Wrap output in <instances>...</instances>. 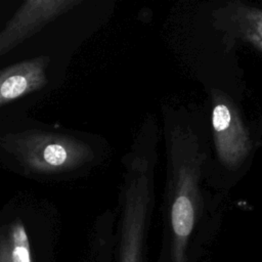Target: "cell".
<instances>
[{"instance_id": "6da1fadb", "label": "cell", "mask_w": 262, "mask_h": 262, "mask_svg": "<svg viewBox=\"0 0 262 262\" xmlns=\"http://www.w3.org/2000/svg\"><path fill=\"white\" fill-rule=\"evenodd\" d=\"M162 118L169 262H186L188 242L205 209V182H211L210 124L198 110L169 102L162 105Z\"/></svg>"}, {"instance_id": "7a4b0ae2", "label": "cell", "mask_w": 262, "mask_h": 262, "mask_svg": "<svg viewBox=\"0 0 262 262\" xmlns=\"http://www.w3.org/2000/svg\"><path fill=\"white\" fill-rule=\"evenodd\" d=\"M112 147L98 134L26 117L0 129V165L38 182L71 181L101 168Z\"/></svg>"}, {"instance_id": "3957f363", "label": "cell", "mask_w": 262, "mask_h": 262, "mask_svg": "<svg viewBox=\"0 0 262 262\" xmlns=\"http://www.w3.org/2000/svg\"><path fill=\"white\" fill-rule=\"evenodd\" d=\"M159 125L154 115L140 124L122 158L117 226L118 262H144L146 237L155 206Z\"/></svg>"}, {"instance_id": "277c9868", "label": "cell", "mask_w": 262, "mask_h": 262, "mask_svg": "<svg viewBox=\"0 0 262 262\" xmlns=\"http://www.w3.org/2000/svg\"><path fill=\"white\" fill-rule=\"evenodd\" d=\"M56 214L32 194L12 196L0 209V262H52Z\"/></svg>"}, {"instance_id": "5b68a950", "label": "cell", "mask_w": 262, "mask_h": 262, "mask_svg": "<svg viewBox=\"0 0 262 262\" xmlns=\"http://www.w3.org/2000/svg\"><path fill=\"white\" fill-rule=\"evenodd\" d=\"M210 133L213 158L210 177L220 187L243 175L254 157L257 137L237 103L224 91L211 90Z\"/></svg>"}, {"instance_id": "8992f818", "label": "cell", "mask_w": 262, "mask_h": 262, "mask_svg": "<svg viewBox=\"0 0 262 262\" xmlns=\"http://www.w3.org/2000/svg\"><path fill=\"white\" fill-rule=\"evenodd\" d=\"M66 76L61 57L43 52L0 68V129L29 117V111L60 87Z\"/></svg>"}, {"instance_id": "52a82bcc", "label": "cell", "mask_w": 262, "mask_h": 262, "mask_svg": "<svg viewBox=\"0 0 262 262\" xmlns=\"http://www.w3.org/2000/svg\"><path fill=\"white\" fill-rule=\"evenodd\" d=\"M84 0H26L0 31V58L42 33L46 27L79 9Z\"/></svg>"}, {"instance_id": "ba28073f", "label": "cell", "mask_w": 262, "mask_h": 262, "mask_svg": "<svg viewBox=\"0 0 262 262\" xmlns=\"http://www.w3.org/2000/svg\"><path fill=\"white\" fill-rule=\"evenodd\" d=\"M212 18L227 43L243 41L262 51V7L228 1L213 11Z\"/></svg>"}]
</instances>
